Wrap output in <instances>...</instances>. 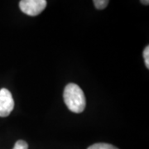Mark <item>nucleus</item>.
I'll list each match as a JSON object with an SVG mask.
<instances>
[{
	"mask_svg": "<svg viewBox=\"0 0 149 149\" xmlns=\"http://www.w3.org/2000/svg\"><path fill=\"white\" fill-rule=\"evenodd\" d=\"M14 108L11 92L5 88L0 90V117H8Z\"/></svg>",
	"mask_w": 149,
	"mask_h": 149,
	"instance_id": "obj_3",
	"label": "nucleus"
},
{
	"mask_svg": "<svg viewBox=\"0 0 149 149\" xmlns=\"http://www.w3.org/2000/svg\"><path fill=\"white\" fill-rule=\"evenodd\" d=\"M87 149H118L116 147L113 146L111 144L109 143H95L91 145V147H89Z\"/></svg>",
	"mask_w": 149,
	"mask_h": 149,
	"instance_id": "obj_4",
	"label": "nucleus"
},
{
	"mask_svg": "<svg viewBox=\"0 0 149 149\" xmlns=\"http://www.w3.org/2000/svg\"><path fill=\"white\" fill-rule=\"evenodd\" d=\"M143 58L147 68H149V47L147 46L143 51Z\"/></svg>",
	"mask_w": 149,
	"mask_h": 149,
	"instance_id": "obj_7",
	"label": "nucleus"
},
{
	"mask_svg": "<svg viewBox=\"0 0 149 149\" xmlns=\"http://www.w3.org/2000/svg\"><path fill=\"white\" fill-rule=\"evenodd\" d=\"M141 3H143V4H146V5H148L149 3L148 1H141Z\"/></svg>",
	"mask_w": 149,
	"mask_h": 149,
	"instance_id": "obj_8",
	"label": "nucleus"
},
{
	"mask_svg": "<svg viewBox=\"0 0 149 149\" xmlns=\"http://www.w3.org/2000/svg\"><path fill=\"white\" fill-rule=\"evenodd\" d=\"M65 105L70 110L76 113H82L86 105L85 94L79 85L70 83L65 86L63 94Z\"/></svg>",
	"mask_w": 149,
	"mask_h": 149,
	"instance_id": "obj_1",
	"label": "nucleus"
},
{
	"mask_svg": "<svg viewBox=\"0 0 149 149\" xmlns=\"http://www.w3.org/2000/svg\"><path fill=\"white\" fill-rule=\"evenodd\" d=\"M95 7L97 9H104L105 8L108 4H109V1L108 0H94L93 1Z\"/></svg>",
	"mask_w": 149,
	"mask_h": 149,
	"instance_id": "obj_5",
	"label": "nucleus"
},
{
	"mask_svg": "<svg viewBox=\"0 0 149 149\" xmlns=\"http://www.w3.org/2000/svg\"><path fill=\"white\" fill-rule=\"evenodd\" d=\"M46 0H22L19 3V8L25 14L29 16H37L47 7Z\"/></svg>",
	"mask_w": 149,
	"mask_h": 149,
	"instance_id": "obj_2",
	"label": "nucleus"
},
{
	"mask_svg": "<svg viewBox=\"0 0 149 149\" xmlns=\"http://www.w3.org/2000/svg\"><path fill=\"white\" fill-rule=\"evenodd\" d=\"M13 149H28V144L23 140H18L14 145Z\"/></svg>",
	"mask_w": 149,
	"mask_h": 149,
	"instance_id": "obj_6",
	"label": "nucleus"
}]
</instances>
